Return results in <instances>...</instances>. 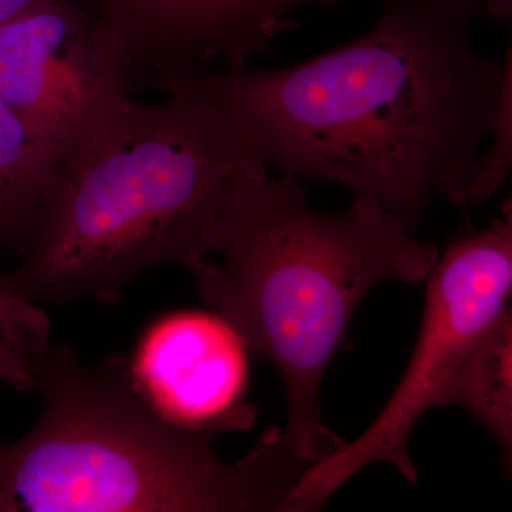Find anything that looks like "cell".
<instances>
[{"label":"cell","mask_w":512,"mask_h":512,"mask_svg":"<svg viewBox=\"0 0 512 512\" xmlns=\"http://www.w3.org/2000/svg\"><path fill=\"white\" fill-rule=\"evenodd\" d=\"M480 16L484 0H383L348 45L181 84L247 127L268 167L339 185L417 231L436 198L471 204L493 140L501 66L476 45Z\"/></svg>","instance_id":"6da1fadb"},{"label":"cell","mask_w":512,"mask_h":512,"mask_svg":"<svg viewBox=\"0 0 512 512\" xmlns=\"http://www.w3.org/2000/svg\"><path fill=\"white\" fill-rule=\"evenodd\" d=\"M163 93L127 97L57 160L0 299L116 302L148 269L185 268L234 195L268 174L247 127L187 84Z\"/></svg>","instance_id":"7a4b0ae2"},{"label":"cell","mask_w":512,"mask_h":512,"mask_svg":"<svg viewBox=\"0 0 512 512\" xmlns=\"http://www.w3.org/2000/svg\"><path fill=\"white\" fill-rule=\"evenodd\" d=\"M440 251L369 198L320 211L302 181L265 174L234 195L185 266L212 311L284 382L286 443L313 464L348 441L326 426L320 393L363 299L387 281L423 284Z\"/></svg>","instance_id":"3957f363"},{"label":"cell","mask_w":512,"mask_h":512,"mask_svg":"<svg viewBox=\"0 0 512 512\" xmlns=\"http://www.w3.org/2000/svg\"><path fill=\"white\" fill-rule=\"evenodd\" d=\"M42 412L0 446V512H284L311 463L266 430L234 463L171 426L111 360L46 340L28 353Z\"/></svg>","instance_id":"277c9868"},{"label":"cell","mask_w":512,"mask_h":512,"mask_svg":"<svg viewBox=\"0 0 512 512\" xmlns=\"http://www.w3.org/2000/svg\"><path fill=\"white\" fill-rule=\"evenodd\" d=\"M419 338L406 372L357 439L313 464L286 501V512H316L360 471L386 464L419 481L410 439L429 410L450 407L471 357L512 299V218L451 242L426 281Z\"/></svg>","instance_id":"5b68a950"},{"label":"cell","mask_w":512,"mask_h":512,"mask_svg":"<svg viewBox=\"0 0 512 512\" xmlns=\"http://www.w3.org/2000/svg\"><path fill=\"white\" fill-rule=\"evenodd\" d=\"M130 96L97 15L76 0L0 25V99L57 160Z\"/></svg>","instance_id":"8992f818"},{"label":"cell","mask_w":512,"mask_h":512,"mask_svg":"<svg viewBox=\"0 0 512 512\" xmlns=\"http://www.w3.org/2000/svg\"><path fill=\"white\" fill-rule=\"evenodd\" d=\"M249 349L217 312H168L114 359L138 396L177 429L211 440L251 429Z\"/></svg>","instance_id":"52a82bcc"},{"label":"cell","mask_w":512,"mask_h":512,"mask_svg":"<svg viewBox=\"0 0 512 512\" xmlns=\"http://www.w3.org/2000/svg\"><path fill=\"white\" fill-rule=\"evenodd\" d=\"M281 0H100L97 18L133 62L208 55L258 28Z\"/></svg>","instance_id":"ba28073f"},{"label":"cell","mask_w":512,"mask_h":512,"mask_svg":"<svg viewBox=\"0 0 512 512\" xmlns=\"http://www.w3.org/2000/svg\"><path fill=\"white\" fill-rule=\"evenodd\" d=\"M57 157L0 99V254L18 255L35 231Z\"/></svg>","instance_id":"9c48e42d"},{"label":"cell","mask_w":512,"mask_h":512,"mask_svg":"<svg viewBox=\"0 0 512 512\" xmlns=\"http://www.w3.org/2000/svg\"><path fill=\"white\" fill-rule=\"evenodd\" d=\"M451 406L466 410L491 434L512 480V299L464 367Z\"/></svg>","instance_id":"30bf717a"},{"label":"cell","mask_w":512,"mask_h":512,"mask_svg":"<svg viewBox=\"0 0 512 512\" xmlns=\"http://www.w3.org/2000/svg\"><path fill=\"white\" fill-rule=\"evenodd\" d=\"M498 16L511 22L510 49L501 66L500 104L493 140L471 204H483L493 198L512 175V0H501Z\"/></svg>","instance_id":"8fae6325"},{"label":"cell","mask_w":512,"mask_h":512,"mask_svg":"<svg viewBox=\"0 0 512 512\" xmlns=\"http://www.w3.org/2000/svg\"><path fill=\"white\" fill-rule=\"evenodd\" d=\"M0 383L9 384L19 392L36 389L30 357L9 338L0 326Z\"/></svg>","instance_id":"7c38bea8"},{"label":"cell","mask_w":512,"mask_h":512,"mask_svg":"<svg viewBox=\"0 0 512 512\" xmlns=\"http://www.w3.org/2000/svg\"><path fill=\"white\" fill-rule=\"evenodd\" d=\"M50 0H0V25Z\"/></svg>","instance_id":"4fadbf2b"},{"label":"cell","mask_w":512,"mask_h":512,"mask_svg":"<svg viewBox=\"0 0 512 512\" xmlns=\"http://www.w3.org/2000/svg\"><path fill=\"white\" fill-rule=\"evenodd\" d=\"M511 188L510 194H508L507 201L504 202L503 211H501V215H505V217L512 218V175L510 177Z\"/></svg>","instance_id":"5bb4252c"},{"label":"cell","mask_w":512,"mask_h":512,"mask_svg":"<svg viewBox=\"0 0 512 512\" xmlns=\"http://www.w3.org/2000/svg\"><path fill=\"white\" fill-rule=\"evenodd\" d=\"M501 0H484L485 8H487L488 16H494L495 10H497L498 5H500Z\"/></svg>","instance_id":"9a60e30c"}]
</instances>
